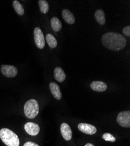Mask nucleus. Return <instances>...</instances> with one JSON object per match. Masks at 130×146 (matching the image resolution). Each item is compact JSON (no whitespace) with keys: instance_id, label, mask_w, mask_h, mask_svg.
<instances>
[{"instance_id":"nucleus-1","label":"nucleus","mask_w":130,"mask_h":146,"mask_svg":"<svg viewBox=\"0 0 130 146\" xmlns=\"http://www.w3.org/2000/svg\"><path fill=\"white\" fill-rule=\"evenodd\" d=\"M102 43L103 46L113 51H120L125 47L127 40L122 35L115 32L104 33L102 37Z\"/></svg>"},{"instance_id":"nucleus-2","label":"nucleus","mask_w":130,"mask_h":146,"mask_svg":"<svg viewBox=\"0 0 130 146\" xmlns=\"http://www.w3.org/2000/svg\"><path fill=\"white\" fill-rule=\"evenodd\" d=\"M0 138L7 146H19V139L16 134L10 129L3 128L0 130Z\"/></svg>"},{"instance_id":"nucleus-3","label":"nucleus","mask_w":130,"mask_h":146,"mask_svg":"<svg viewBox=\"0 0 130 146\" xmlns=\"http://www.w3.org/2000/svg\"><path fill=\"white\" fill-rule=\"evenodd\" d=\"M39 112V106L36 100L31 99L28 100L24 105V113L29 119H34L37 116Z\"/></svg>"},{"instance_id":"nucleus-4","label":"nucleus","mask_w":130,"mask_h":146,"mask_svg":"<svg viewBox=\"0 0 130 146\" xmlns=\"http://www.w3.org/2000/svg\"><path fill=\"white\" fill-rule=\"evenodd\" d=\"M117 121L119 125L123 127H130V111H123L119 113L117 117Z\"/></svg>"},{"instance_id":"nucleus-5","label":"nucleus","mask_w":130,"mask_h":146,"mask_svg":"<svg viewBox=\"0 0 130 146\" xmlns=\"http://www.w3.org/2000/svg\"><path fill=\"white\" fill-rule=\"evenodd\" d=\"M34 39L36 46L43 49L45 46V39L44 35L39 28H35L34 30Z\"/></svg>"},{"instance_id":"nucleus-6","label":"nucleus","mask_w":130,"mask_h":146,"mask_svg":"<svg viewBox=\"0 0 130 146\" xmlns=\"http://www.w3.org/2000/svg\"><path fill=\"white\" fill-rule=\"evenodd\" d=\"M1 71L4 76L8 78L15 77L18 74L16 67L11 65H2Z\"/></svg>"},{"instance_id":"nucleus-7","label":"nucleus","mask_w":130,"mask_h":146,"mask_svg":"<svg viewBox=\"0 0 130 146\" xmlns=\"http://www.w3.org/2000/svg\"><path fill=\"white\" fill-rule=\"evenodd\" d=\"M78 129L82 133H84L89 135H94L97 131V129L95 127L88 123H81L78 125Z\"/></svg>"},{"instance_id":"nucleus-8","label":"nucleus","mask_w":130,"mask_h":146,"mask_svg":"<svg viewBox=\"0 0 130 146\" xmlns=\"http://www.w3.org/2000/svg\"><path fill=\"white\" fill-rule=\"evenodd\" d=\"M24 129L26 133L30 136H36L40 131L39 126L33 122H28L25 125Z\"/></svg>"},{"instance_id":"nucleus-9","label":"nucleus","mask_w":130,"mask_h":146,"mask_svg":"<svg viewBox=\"0 0 130 146\" xmlns=\"http://www.w3.org/2000/svg\"><path fill=\"white\" fill-rule=\"evenodd\" d=\"M60 130L63 138L66 141H69L72 139V130L69 125L63 123L61 125Z\"/></svg>"},{"instance_id":"nucleus-10","label":"nucleus","mask_w":130,"mask_h":146,"mask_svg":"<svg viewBox=\"0 0 130 146\" xmlns=\"http://www.w3.org/2000/svg\"><path fill=\"white\" fill-rule=\"evenodd\" d=\"M49 88L51 93L54 98L57 100H60L62 98V94L58 85L54 82H51L49 85Z\"/></svg>"},{"instance_id":"nucleus-11","label":"nucleus","mask_w":130,"mask_h":146,"mask_svg":"<svg viewBox=\"0 0 130 146\" xmlns=\"http://www.w3.org/2000/svg\"><path fill=\"white\" fill-rule=\"evenodd\" d=\"M90 87L92 90L96 92H104L108 88L107 84L103 81H94L90 84Z\"/></svg>"},{"instance_id":"nucleus-12","label":"nucleus","mask_w":130,"mask_h":146,"mask_svg":"<svg viewBox=\"0 0 130 146\" xmlns=\"http://www.w3.org/2000/svg\"><path fill=\"white\" fill-rule=\"evenodd\" d=\"M62 16L64 20L68 24H74L75 22V18L74 14L69 10L65 9L62 12Z\"/></svg>"},{"instance_id":"nucleus-13","label":"nucleus","mask_w":130,"mask_h":146,"mask_svg":"<svg viewBox=\"0 0 130 146\" xmlns=\"http://www.w3.org/2000/svg\"><path fill=\"white\" fill-rule=\"evenodd\" d=\"M54 75L55 79L60 82H63L66 78V75L64 70L60 67L55 68L54 71Z\"/></svg>"},{"instance_id":"nucleus-14","label":"nucleus","mask_w":130,"mask_h":146,"mask_svg":"<svg viewBox=\"0 0 130 146\" xmlns=\"http://www.w3.org/2000/svg\"><path fill=\"white\" fill-rule=\"evenodd\" d=\"M94 17L97 21V22L101 25H103L106 23L105 14L103 10L102 9H99L96 11L94 13Z\"/></svg>"},{"instance_id":"nucleus-15","label":"nucleus","mask_w":130,"mask_h":146,"mask_svg":"<svg viewBox=\"0 0 130 146\" xmlns=\"http://www.w3.org/2000/svg\"><path fill=\"white\" fill-rule=\"evenodd\" d=\"M51 25L52 29L54 32H57L60 31L62 28V23L58 18L54 17L51 19Z\"/></svg>"},{"instance_id":"nucleus-16","label":"nucleus","mask_w":130,"mask_h":146,"mask_svg":"<svg viewBox=\"0 0 130 146\" xmlns=\"http://www.w3.org/2000/svg\"><path fill=\"white\" fill-rule=\"evenodd\" d=\"M46 40L47 44H49V46L50 48H54L57 47V40L53 35L50 34V33L47 34L46 36Z\"/></svg>"},{"instance_id":"nucleus-17","label":"nucleus","mask_w":130,"mask_h":146,"mask_svg":"<svg viewBox=\"0 0 130 146\" xmlns=\"http://www.w3.org/2000/svg\"><path fill=\"white\" fill-rule=\"evenodd\" d=\"M13 7L15 11H16V13L18 15H23L24 14V13H25L24 8H23L21 4L18 1H17V0H14L13 1Z\"/></svg>"},{"instance_id":"nucleus-18","label":"nucleus","mask_w":130,"mask_h":146,"mask_svg":"<svg viewBox=\"0 0 130 146\" xmlns=\"http://www.w3.org/2000/svg\"><path fill=\"white\" fill-rule=\"evenodd\" d=\"M39 5L41 13L43 14H46L49 11V4L46 0H39Z\"/></svg>"},{"instance_id":"nucleus-19","label":"nucleus","mask_w":130,"mask_h":146,"mask_svg":"<svg viewBox=\"0 0 130 146\" xmlns=\"http://www.w3.org/2000/svg\"><path fill=\"white\" fill-rule=\"evenodd\" d=\"M102 137L105 141H111V142H114L116 140L115 138L113 135H112L111 134H110L109 133H106L103 134Z\"/></svg>"},{"instance_id":"nucleus-20","label":"nucleus","mask_w":130,"mask_h":146,"mask_svg":"<svg viewBox=\"0 0 130 146\" xmlns=\"http://www.w3.org/2000/svg\"><path fill=\"white\" fill-rule=\"evenodd\" d=\"M123 32L125 35L129 37L130 36V27L127 26V27H125V28H124V29L123 30Z\"/></svg>"},{"instance_id":"nucleus-21","label":"nucleus","mask_w":130,"mask_h":146,"mask_svg":"<svg viewBox=\"0 0 130 146\" xmlns=\"http://www.w3.org/2000/svg\"><path fill=\"white\" fill-rule=\"evenodd\" d=\"M23 146H39L38 144L32 142V141H28L24 144Z\"/></svg>"},{"instance_id":"nucleus-22","label":"nucleus","mask_w":130,"mask_h":146,"mask_svg":"<svg viewBox=\"0 0 130 146\" xmlns=\"http://www.w3.org/2000/svg\"><path fill=\"white\" fill-rule=\"evenodd\" d=\"M85 146H94V145L91 143H87Z\"/></svg>"}]
</instances>
